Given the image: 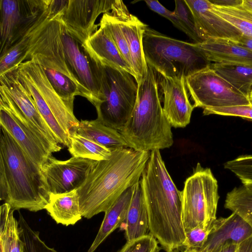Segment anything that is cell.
<instances>
[{
    "instance_id": "1f68e13d",
    "label": "cell",
    "mask_w": 252,
    "mask_h": 252,
    "mask_svg": "<svg viewBox=\"0 0 252 252\" xmlns=\"http://www.w3.org/2000/svg\"><path fill=\"white\" fill-rule=\"evenodd\" d=\"M224 206L240 216L252 228V191L243 185L235 187L227 193Z\"/></svg>"
},
{
    "instance_id": "f6af8a7d",
    "label": "cell",
    "mask_w": 252,
    "mask_h": 252,
    "mask_svg": "<svg viewBox=\"0 0 252 252\" xmlns=\"http://www.w3.org/2000/svg\"><path fill=\"white\" fill-rule=\"evenodd\" d=\"M235 252H252V236L240 243Z\"/></svg>"
},
{
    "instance_id": "9c48e42d",
    "label": "cell",
    "mask_w": 252,
    "mask_h": 252,
    "mask_svg": "<svg viewBox=\"0 0 252 252\" xmlns=\"http://www.w3.org/2000/svg\"><path fill=\"white\" fill-rule=\"evenodd\" d=\"M49 1L0 0V56L48 16Z\"/></svg>"
},
{
    "instance_id": "52a82bcc",
    "label": "cell",
    "mask_w": 252,
    "mask_h": 252,
    "mask_svg": "<svg viewBox=\"0 0 252 252\" xmlns=\"http://www.w3.org/2000/svg\"><path fill=\"white\" fill-rule=\"evenodd\" d=\"M97 60L102 98L94 106L97 119L105 126L119 131L130 118L134 108L137 83L131 74Z\"/></svg>"
},
{
    "instance_id": "277c9868",
    "label": "cell",
    "mask_w": 252,
    "mask_h": 252,
    "mask_svg": "<svg viewBox=\"0 0 252 252\" xmlns=\"http://www.w3.org/2000/svg\"><path fill=\"white\" fill-rule=\"evenodd\" d=\"M146 75L137 84V95L131 116L119 130L129 147L151 152L173 144L171 126L161 105L157 72L147 63Z\"/></svg>"
},
{
    "instance_id": "8992f818",
    "label": "cell",
    "mask_w": 252,
    "mask_h": 252,
    "mask_svg": "<svg viewBox=\"0 0 252 252\" xmlns=\"http://www.w3.org/2000/svg\"><path fill=\"white\" fill-rule=\"evenodd\" d=\"M143 48L147 63L165 77L186 78L211 64L195 43L170 38L148 26L143 34Z\"/></svg>"
},
{
    "instance_id": "bcb514c9",
    "label": "cell",
    "mask_w": 252,
    "mask_h": 252,
    "mask_svg": "<svg viewBox=\"0 0 252 252\" xmlns=\"http://www.w3.org/2000/svg\"><path fill=\"white\" fill-rule=\"evenodd\" d=\"M241 5L246 10L252 12V0H242Z\"/></svg>"
},
{
    "instance_id": "60d3db41",
    "label": "cell",
    "mask_w": 252,
    "mask_h": 252,
    "mask_svg": "<svg viewBox=\"0 0 252 252\" xmlns=\"http://www.w3.org/2000/svg\"><path fill=\"white\" fill-rule=\"evenodd\" d=\"M145 2L151 10L169 20L175 27L184 32V28L173 11L167 9L158 0H146Z\"/></svg>"
},
{
    "instance_id": "ffe728a7",
    "label": "cell",
    "mask_w": 252,
    "mask_h": 252,
    "mask_svg": "<svg viewBox=\"0 0 252 252\" xmlns=\"http://www.w3.org/2000/svg\"><path fill=\"white\" fill-rule=\"evenodd\" d=\"M252 236V227L235 213L226 218L216 219L208 239L202 248L213 252L228 242L240 244Z\"/></svg>"
},
{
    "instance_id": "4316f807",
    "label": "cell",
    "mask_w": 252,
    "mask_h": 252,
    "mask_svg": "<svg viewBox=\"0 0 252 252\" xmlns=\"http://www.w3.org/2000/svg\"><path fill=\"white\" fill-rule=\"evenodd\" d=\"M210 67L238 91L249 97L252 90V65L212 63Z\"/></svg>"
},
{
    "instance_id": "c3c4849f",
    "label": "cell",
    "mask_w": 252,
    "mask_h": 252,
    "mask_svg": "<svg viewBox=\"0 0 252 252\" xmlns=\"http://www.w3.org/2000/svg\"><path fill=\"white\" fill-rule=\"evenodd\" d=\"M0 252H8L4 244L0 241Z\"/></svg>"
},
{
    "instance_id": "7402d4cb",
    "label": "cell",
    "mask_w": 252,
    "mask_h": 252,
    "mask_svg": "<svg viewBox=\"0 0 252 252\" xmlns=\"http://www.w3.org/2000/svg\"><path fill=\"white\" fill-rule=\"evenodd\" d=\"M120 228L125 231L126 242L150 233L149 215L140 180L134 185L125 220Z\"/></svg>"
},
{
    "instance_id": "e575fe53",
    "label": "cell",
    "mask_w": 252,
    "mask_h": 252,
    "mask_svg": "<svg viewBox=\"0 0 252 252\" xmlns=\"http://www.w3.org/2000/svg\"><path fill=\"white\" fill-rule=\"evenodd\" d=\"M18 221L20 237L24 244V252H58L41 239L39 232L33 230L20 213Z\"/></svg>"
},
{
    "instance_id": "ee69618b",
    "label": "cell",
    "mask_w": 252,
    "mask_h": 252,
    "mask_svg": "<svg viewBox=\"0 0 252 252\" xmlns=\"http://www.w3.org/2000/svg\"><path fill=\"white\" fill-rule=\"evenodd\" d=\"M239 244L228 242L222 245L213 252H235Z\"/></svg>"
},
{
    "instance_id": "cb8c5ba5",
    "label": "cell",
    "mask_w": 252,
    "mask_h": 252,
    "mask_svg": "<svg viewBox=\"0 0 252 252\" xmlns=\"http://www.w3.org/2000/svg\"><path fill=\"white\" fill-rule=\"evenodd\" d=\"M45 209L58 224L74 225L82 217L77 189L62 193L50 194Z\"/></svg>"
},
{
    "instance_id": "30bf717a",
    "label": "cell",
    "mask_w": 252,
    "mask_h": 252,
    "mask_svg": "<svg viewBox=\"0 0 252 252\" xmlns=\"http://www.w3.org/2000/svg\"><path fill=\"white\" fill-rule=\"evenodd\" d=\"M194 107L212 108L251 104L249 97L238 91L210 67L185 78Z\"/></svg>"
},
{
    "instance_id": "f1b7e54d",
    "label": "cell",
    "mask_w": 252,
    "mask_h": 252,
    "mask_svg": "<svg viewBox=\"0 0 252 252\" xmlns=\"http://www.w3.org/2000/svg\"><path fill=\"white\" fill-rule=\"evenodd\" d=\"M17 67L20 77L32 94L40 114L53 132L56 140L59 144L68 147L70 145L69 135L58 123L35 85L25 74L19 70L18 67Z\"/></svg>"
},
{
    "instance_id": "d590c367",
    "label": "cell",
    "mask_w": 252,
    "mask_h": 252,
    "mask_svg": "<svg viewBox=\"0 0 252 252\" xmlns=\"http://www.w3.org/2000/svg\"><path fill=\"white\" fill-rule=\"evenodd\" d=\"M224 167L233 173L242 185L252 191V155L240 156L226 161Z\"/></svg>"
},
{
    "instance_id": "2e32d148",
    "label": "cell",
    "mask_w": 252,
    "mask_h": 252,
    "mask_svg": "<svg viewBox=\"0 0 252 252\" xmlns=\"http://www.w3.org/2000/svg\"><path fill=\"white\" fill-rule=\"evenodd\" d=\"M17 67L35 85L58 123L70 136L80 121L75 116L73 109L67 106L54 89L40 65L34 60L30 59Z\"/></svg>"
},
{
    "instance_id": "9a60e30c",
    "label": "cell",
    "mask_w": 252,
    "mask_h": 252,
    "mask_svg": "<svg viewBox=\"0 0 252 252\" xmlns=\"http://www.w3.org/2000/svg\"><path fill=\"white\" fill-rule=\"evenodd\" d=\"M112 0H68L59 19L65 27L86 43L98 29L95 22L101 13L111 11Z\"/></svg>"
},
{
    "instance_id": "5b68a950",
    "label": "cell",
    "mask_w": 252,
    "mask_h": 252,
    "mask_svg": "<svg viewBox=\"0 0 252 252\" xmlns=\"http://www.w3.org/2000/svg\"><path fill=\"white\" fill-rule=\"evenodd\" d=\"M30 59L40 65L57 93L73 109L75 97L83 96V91L66 58L58 19L46 22L36 34L24 62Z\"/></svg>"
},
{
    "instance_id": "4fadbf2b",
    "label": "cell",
    "mask_w": 252,
    "mask_h": 252,
    "mask_svg": "<svg viewBox=\"0 0 252 252\" xmlns=\"http://www.w3.org/2000/svg\"><path fill=\"white\" fill-rule=\"evenodd\" d=\"M1 87L15 102L32 128L40 136L46 150L51 154L60 151L53 132L40 114L35 102L17 67L0 75Z\"/></svg>"
},
{
    "instance_id": "8fae6325",
    "label": "cell",
    "mask_w": 252,
    "mask_h": 252,
    "mask_svg": "<svg viewBox=\"0 0 252 252\" xmlns=\"http://www.w3.org/2000/svg\"><path fill=\"white\" fill-rule=\"evenodd\" d=\"M60 21L61 40L67 61L82 88L83 96L95 106L102 98L99 62L88 49L86 43Z\"/></svg>"
},
{
    "instance_id": "ba28073f",
    "label": "cell",
    "mask_w": 252,
    "mask_h": 252,
    "mask_svg": "<svg viewBox=\"0 0 252 252\" xmlns=\"http://www.w3.org/2000/svg\"><path fill=\"white\" fill-rule=\"evenodd\" d=\"M181 197L185 233L197 226H210L216 220L218 183L210 168L197 163L184 183Z\"/></svg>"
},
{
    "instance_id": "e0dca14e",
    "label": "cell",
    "mask_w": 252,
    "mask_h": 252,
    "mask_svg": "<svg viewBox=\"0 0 252 252\" xmlns=\"http://www.w3.org/2000/svg\"><path fill=\"white\" fill-rule=\"evenodd\" d=\"M118 19L128 45L132 61V68L137 84L147 72L143 48V37L147 25L131 14L121 0H114L110 11Z\"/></svg>"
},
{
    "instance_id": "484cf974",
    "label": "cell",
    "mask_w": 252,
    "mask_h": 252,
    "mask_svg": "<svg viewBox=\"0 0 252 252\" xmlns=\"http://www.w3.org/2000/svg\"><path fill=\"white\" fill-rule=\"evenodd\" d=\"M73 132L110 149L130 148L119 130L105 126L97 119L80 121Z\"/></svg>"
},
{
    "instance_id": "d4e9b609",
    "label": "cell",
    "mask_w": 252,
    "mask_h": 252,
    "mask_svg": "<svg viewBox=\"0 0 252 252\" xmlns=\"http://www.w3.org/2000/svg\"><path fill=\"white\" fill-rule=\"evenodd\" d=\"M134 186L125 190L105 212L98 233L88 252H94L116 229L124 222L134 191Z\"/></svg>"
},
{
    "instance_id": "3957f363",
    "label": "cell",
    "mask_w": 252,
    "mask_h": 252,
    "mask_svg": "<svg viewBox=\"0 0 252 252\" xmlns=\"http://www.w3.org/2000/svg\"><path fill=\"white\" fill-rule=\"evenodd\" d=\"M50 194L40 167L0 126V200L14 210L37 212L44 209Z\"/></svg>"
},
{
    "instance_id": "836d02e7",
    "label": "cell",
    "mask_w": 252,
    "mask_h": 252,
    "mask_svg": "<svg viewBox=\"0 0 252 252\" xmlns=\"http://www.w3.org/2000/svg\"><path fill=\"white\" fill-rule=\"evenodd\" d=\"M98 25L102 26L107 31L122 55L132 69L129 50L116 17L110 12L104 13Z\"/></svg>"
},
{
    "instance_id": "5bb4252c",
    "label": "cell",
    "mask_w": 252,
    "mask_h": 252,
    "mask_svg": "<svg viewBox=\"0 0 252 252\" xmlns=\"http://www.w3.org/2000/svg\"><path fill=\"white\" fill-rule=\"evenodd\" d=\"M96 162L75 157L60 160L51 155L41 168L50 193H62L77 189Z\"/></svg>"
},
{
    "instance_id": "d6986e66",
    "label": "cell",
    "mask_w": 252,
    "mask_h": 252,
    "mask_svg": "<svg viewBox=\"0 0 252 252\" xmlns=\"http://www.w3.org/2000/svg\"><path fill=\"white\" fill-rule=\"evenodd\" d=\"M193 15L200 38H223L237 41L242 33L236 28L214 12L208 0H185Z\"/></svg>"
},
{
    "instance_id": "ab89813d",
    "label": "cell",
    "mask_w": 252,
    "mask_h": 252,
    "mask_svg": "<svg viewBox=\"0 0 252 252\" xmlns=\"http://www.w3.org/2000/svg\"><path fill=\"white\" fill-rule=\"evenodd\" d=\"M203 114L204 115L216 114L252 119V105L212 108L203 110Z\"/></svg>"
},
{
    "instance_id": "7c38bea8",
    "label": "cell",
    "mask_w": 252,
    "mask_h": 252,
    "mask_svg": "<svg viewBox=\"0 0 252 252\" xmlns=\"http://www.w3.org/2000/svg\"><path fill=\"white\" fill-rule=\"evenodd\" d=\"M0 125L40 168L52 155L19 108L0 87Z\"/></svg>"
},
{
    "instance_id": "6da1fadb",
    "label": "cell",
    "mask_w": 252,
    "mask_h": 252,
    "mask_svg": "<svg viewBox=\"0 0 252 252\" xmlns=\"http://www.w3.org/2000/svg\"><path fill=\"white\" fill-rule=\"evenodd\" d=\"M141 184L147 206L150 233L166 252L184 250L181 191L170 177L159 150L150 152Z\"/></svg>"
},
{
    "instance_id": "f546056e",
    "label": "cell",
    "mask_w": 252,
    "mask_h": 252,
    "mask_svg": "<svg viewBox=\"0 0 252 252\" xmlns=\"http://www.w3.org/2000/svg\"><path fill=\"white\" fill-rule=\"evenodd\" d=\"M50 19H52L48 14L44 20L0 56V75L17 67L24 62L32 39L44 24Z\"/></svg>"
},
{
    "instance_id": "7dc6e473",
    "label": "cell",
    "mask_w": 252,
    "mask_h": 252,
    "mask_svg": "<svg viewBox=\"0 0 252 252\" xmlns=\"http://www.w3.org/2000/svg\"><path fill=\"white\" fill-rule=\"evenodd\" d=\"M182 252H208L207 250L202 248L201 249L185 248Z\"/></svg>"
},
{
    "instance_id": "44dd1931",
    "label": "cell",
    "mask_w": 252,
    "mask_h": 252,
    "mask_svg": "<svg viewBox=\"0 0 252 252\" xmlns=\"http://www.w3.org/2000/svg\"><path fill=\"white\" fill-rule=\"evenodd\" d=\"M196 46L211 63L252 65V52L227 39L210 38Z\"/></svg>"
},
{
    "instance_id": "f35d334b",
    "label": "cell",
    "mask_w": 252,
    "mask_h": 252,
    "mask_svg": "<svg viewBox=\"0 0 252 252\" xmlns=\"http://www.w3.org/2000/svg\"><path fill=\"white\" fill-rule=\"evenodd\" d=\"M212 225L207 227L197 226L186 232V239L183 244L184 249L202 248L208 239L212 229Z\"/></svg>"
},
{
    "instance_id": "74e56055",
    "label": "cell",
    "mask_w": 252,
    "mask_h": 252,
    "mask_svg": "<svg viewBox=\"0 0 252 252\" xmlns=\"http://www.w3.org/2000/svg\"><path fill=\"white\" fill-rule=\"evenodd\" d=\"M158 240L150 233L126 242L117 252H159L161 247Z\"/></svg>"
},
{
    "instance_id": "8d00e7d4",
    "label": "cell",
    "mask_w": 252,
    "mask_h": 252,
    "mask_svg": "<svg viewBox=\"0 0 252 252\" xmlns=\"http://www.w3.org/2000/svg\"><path fill=\"white\" fill-rule=\"evenodd\" d=\"M175 3V7L173 12L184 28V32L195 43L202 42L198 35L192 13L185 0H176Z\"/></svg>"
},
{
    "instance_id": "7a4b0ae2",
    "label": "cell",
    "mask_w": 252,
    "mask_h": 252,
    "mask_svg": "<svg viewBox=\"0 0 252 252\" xmlns=\"http://www.w3.org/2000/svg\"><path fill=\"white\" fill-rule=\"evenodd\" d=\"M150 155V152L121 148L112 149L107 159L97 161L77 189L82 217L91 219L105 213L125 190L137 184Z\"/></svg>"
},
{
    "instance_id": "681fc988",
    "label": "cell",
    "mask_w": 252,
    "mask_h": 252,
    "mask_svg": "<svg viewBox=\"0 0 252 252\" xmlns=\"http://www.w3.org/2000/svg\"><path fill=\"white\" fill-rule=\"evenodd\" d=\"M249 98V100L251 102V104L252 105V90L250 94Z\"/></svg>"
},
{
    "instance_id": "b9f144b4",
    "label": "cell",
    "mask_w": 252,
    "mask_h": 252,
    "mask_svg": "<svg viewBox=\"0 0 252 252\" xmlns=\"http://www.w3.org/2000/svg\"><path fill=\"white\" fill-rule=\"evenodd\" d=\"M236 42L240 46L252 52V36L242 34Z\"/></svg>"
},
{
    "instance_id": "83f0119b",
    "label": "cell",
    "mask_w": 252,
    "mask_h": 252,
    "mask_svg": "<svg viewBox=\"0 0 252 252\" xmlns=\"http://www.w3.org/2000/svg\"><path fill=\"white\" fill-rule=\"evenodd\" d=\"M14 211L7 203L0 206V241L4 244L8 252H24L19 223L14 217Z\"/></svg>"
},
{
    "instance_id": "7bdbcfd3",
    "label": "cell",
    "mask_w": 252,
    "mask_h": 252,
    "mask_svg": "<svg viewBox=\"0 0 252 252\" xmlns=\"http://www.w3.org/2000/svg\"><path fill=\"white\" fill-rule=\"evenodd\" d=\"M210 1L214 5L221 6H234L240 5L242 3V0H220Z\"/></svg>"
},
{
    "instance_id": "d6a6232c",
    "label": "cell",
    "mask_w": 252,
    "mask_h": 252,
    "mask_svg": "<svg viewBox=\"0 0 252 252\" xmlns=\"http://www.w3.org/2000/svg\"><path fill=\"white\" fill-rule=\"evenodd\" d=\"M241 4L221 6L212 3L215 13L236 28L242 34L252 36V12L246 10Z\"/></svg>"
},
{
    "instance_id": "603a6c76",
    "label": "cell",
    "mask_w": 252,
    "mask_h": 252,
    "mask_svg": "<svg viewBox=\"0 0 252 252\" xmlns=\"http://www.w3.org/2000/svg\"><path fill=\"white\" fill-rule=\"evenodd\" d=\"M88 49L98 60L120 70L135 74L119 51L110 35L102 26L86 41Z\"/></svg>"
},
{
    "instance_id": "ac0fdd59",
    "label": "cell",
    "mask_w": 252,
    "mask_h": 252,
    "mask_svg": "<svg viewBox=\"0 0 252 252\" xmlns=\"http://www.w3.org/2000/svg\"><path fill=\"white\" fill-rule=\"evenodd\" d=\"M159 84L163 94V111L171 126L184 128L190 121L194 106L187 94L184 78L160 75Z\"/></svg>"
},
{
    "instance_id": "4dcf8cb0",
    "label": "cell",
    "mask_w": 252,
    "mask_h": 252,
    "mask_svg": "<svg viewBox=\"0 0 252 252\" xmlns=\"http://www.w3.org/2000/svg\"><path fill=\"white\" fill-rule=\"evenodd\" d=\"M69 139L68 150L72 157L100 161L107 159L112 155V149L75 132L71 134Z\"/></svg>"
}]
</instances>
